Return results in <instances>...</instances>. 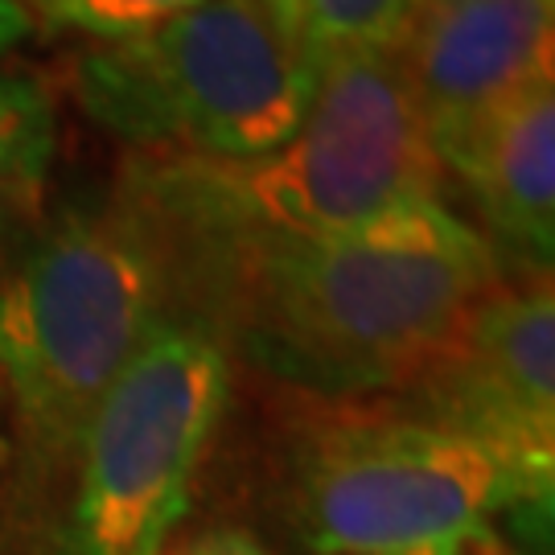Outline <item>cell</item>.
Segmentation results:
<instances>
[{
	"mask_svg": "<svg viewBox=\"0 0 555 555\" xmlns=\"http://www.w3.org/2000/svg\"><path fill=\"white\" fill-rule=\"evenodd\" d=\"M160 227L181 309L300 399L399 396L502 280L477 227L437 198L318 235Z\"/></svg>",
	"mask_w": 555,
	"mask_h": 555,
	"instance_id": "1",
	"label": "cell"
},
{
	"mask_svg": "<svg viewBox=\"0 0 555 555\" xmlns=\"http://www.w3.org/2000/svg\"><path fill=\"white\" fill-rule=\"evenodd\" d=\"M173 555H276L263 539H256L251 531H238V527H219V531H206V535L190 539L185 547H178Z\"/></svg>",
	"mask_w": 555,
	"mask_h": 555,
	"instance_id": "14",
	"label": "cell"
},
{
	"mask_svg": "<svg viewBox=\"0 0 555 555\" xmlns=\"http://www.w3.org/2000/svg\"><path fill=\"white\" fill-rule=\"evenodd\" d=\"M424 0H297V41L313 62L391 50L408 38Z\"/></svg>",
	"mask_w": 555,
	"mask_h": 555,
	"instance_id": "11",
	"label": "cell"
},
{
	"mask_svg": "<svg viewBox=\"0 0 555 555\" xmlns=\"http://www.w3.org/2000/svg\"><path fill=\"white\" fill-rule=\"evenodd\" d=\"M66 82L82 116L144 157L256 160L300 128L318 62L263 0H206L79 50Z\"/></svg>",
	"mask_w": 555,
	"mask_h": 555,
	"instance_id": "5",
	"label": "cell"
},
{
	"mask_svg": "<svg viewBox=\"0 0 555 555\" xmlns=\"http://www.w3.org/2000/svg\"><path fill=\"white\" fill-rule=\"evenodd\" d=\"M440 169L469 190L502 276H552L555 256V87L552 70L502 100Z\"/></svg>",
	"mask_w": 555,
	"mask_h": 555,
	"instance_id": "9",
	"label": "cell"
},
{
	"mask_svg": "<svg viewBox=\"0 0 555 555\" xmlns=\"http://www.w3.org/2000/svg\"><path fill=\"white\" fill-rule=\"evenodd\" d=\"M391 403L555 465L552 276H502Z\"/></svg>",
	"mask_w": 555,
	"mask_h": 555,
	"instance_id": "7",
	"label": "cell"
},
{
	"mask_svg": "<svg viewBox=\"0 0 555 555\" xmlns=\"http://www.w3.org/2000/svg\"><path fill=\"white\" fill-rule=\"evenodd\" d=\"M387 555H531V552H522L515 539L498 535V527H477V531L428 539V543L399 547V552H387Z\"/></svg>",
	"mask_w": 555,
	"mask_h": 555,
	"instance_id": "13",
	"label": "cell"
},
{
	"mask_svg": "<svg viewBox=\"0 0 555 555\" xmlns=\"http://www.w3.org/2000/svg\"><path fill=\"white\" fill-rule=\"evenodd\" d=\"M34 4L38 17L54 29L87 34L91 41H119L157 29L160 21L190 13L206 0H34Z\"/></svg>",
	"mask_w": 555,
	"mask_h": 555,
	"instance_id": "12",
	"label": "cell"
},
{
	"mask_svg": "<svg viewBox=\"0 0 555 555\" xmlns=\"http://www.w3.org/2000/svg\"><path fill=\"white\" fill-rule=\"evenodd\" d=\"M399 70L444 160L477 119L552 70V0H424L399 46Z\"/></svg>",
	"mask_w": 555,
	"mask_h": 555,
	"instance_id": "8",
	"label": "cell"
},
{
	"mask_svg": "<svg viewBox=\"0 0 555 555\" xmlns=\"http://www.w3.org/2000/svg\"><path fill=\"white\" fill-rule=\"evenodd\" d=\"M54 149V91L41 75L0 70V256L38 219Z\"/></svg>",
	"mask_w": 555,
	"mask_h": 555,
	"instance_id": "10",
	"label": "cell"
},
{
	"mask_svg": "<svg viewBox=\"0 0 555 555\" xmlns=\"http://www.w3.org/2000/svg\"><path fill=\"white\" fill-rule=\"evenodd\" d=\"M34 29V9L25 0H0V59L17 50Z\"/></svg>",
	"mask_w": 555,
	"mask_h": 555,
	"instance_id": "15",
	"label": "cell"
},
{
	"mask_svg": "<svg viewBox=\"0 0 555 555\" xmlns=\"http://www.w3.org/2000/svg\"><path fill=\"white\" fill-rule=\"evenodd\" d=\"M263 9L276 17V25L284 29V34L297 38V0H263Z\"/></svg>",
	"mask_w": 555,
	"mask_h": 555,
	"instance_id": "16",
	"label": "cell"
},
{
	"mask_svg": "<svg viewBox=\"0 0 555 555\" xmlns=\"http://www.w3.org/2000/svg\"><path fill=\"white\" fill-rule=\"evenodd\" d=\"M181 309L173 243L132 169L70 198L0 268V412L38 486L70 474L119 371Z\"/></svg>",
	"mask_w": 555,
	"mask_h": 555,
	"instance_id": "2",
	"label": "cell"
},
{
	"mask_svg": "<svg viewBox=\"0 0 555 555\" xmlns=\"http://www.w3.org/2000/svg\"><path fill=\"white\" fill-rule=\"evenodd\" d=\"M231 399V350L173 313L119 371L75 453L46 555H160L178 531Z\"/></svg>",
	"mask_w": 555,
	"mask_h": 555,
	"instance_id": "6",
	"label": "cell"
},
{
	"mask_svg": "<svg viewBox=\"0 0 555 555\" xmlns=\"http://www.w3.org/2000/svg\"><path fill=\"white\" fill-rule=\"evenodd\" d=\"M297 399L276 506L313 555H387L428 539L552 518L555 465L511 453L391 399Z\"/></svg>",
	"mask_w": 555,
	"mask_h": 555,
	"instance_id": "3",
	"label": "cell"
},
{
	"mask_svg": "<svg viewBox=\"0 0 555 555\" xmlns=\"http://www.w3.org/2000/svg\"><path fill=\"white\" fill-rule=\"evenodd\" d=\"M178 231H350L437 198L440 160L391 50L318 62L313 103L293 140L256 160L137 157L128 165Z\"/></svg>",
	"mask_w": 555,
	"mask_h": 555,
	"instance_id": "4",
	"label": "cell"
}]
</instances>
